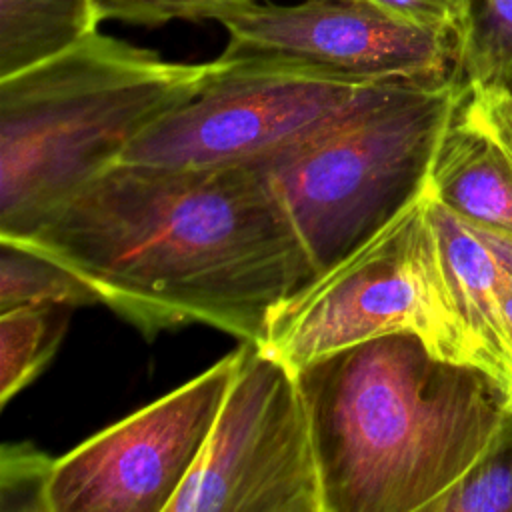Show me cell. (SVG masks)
<instances>
[{
	"label": "cell",
	"instance_id": "1",
	"mask_svg": "<svg viewBox=\"0 0 512 512\" xmlns=\"http://www.w3.org/2000/svg\"><path fill=\"white\" fill-rule=\"evenodd\" d=\"M6 240L72 268L148 336L192 322L264 344L278 308L318 276L258 164L120 160Z\"/></svg>",
	"mask_w": 512,
	"mask_h": 512
},
{
	"label": "cell",
	"instance_id": "2",
	"mask_svg": "<svg viewBox=\"0 0 512 512\" xmlns=\"http://www.w3.org/2000/svg\"><path fill=\"white\" fill-rule=\"evenodd\" d=\"M322 512H430L484 454L508 392L414 334H386L296 370Z\"/></svg>",
	"mask_w": 512,
	"mask_h": 512
},
{
	"label": "cell",
	"instance_id": "3",
	"mask_svg": "<svg viewBox=\"0 0 512 512\" xmlns=\"http://www.w3.org/2000/svg\"><path fill=\"white\" fill-rule=\"evenodd\" d=\"M212 62L184 64L96 30L0 78V238L26 236L186 104Z\"/></svg>",
	"mask_w": 512,
	"mask_h": 512
},
{
	"label": "cell",
	"instance_id": "4",
	"mask_svg": "<svg viewBox=\"0 0 512 512\" xmlns=\"http://www.w3.org/2000/svg\"><path fill=\"white\" fill-rule=\"evenodd\" d=\"M464 96L460 72L408 80L300 144L262 170L324 274L430 188L442 136Z\"/></svg>",
	"mask_w": 512,
	"mask_h": 512
},
{
	"label": "cell",
	"instance_id": "5",
	"mask_svg": "<svg viewBox=\"0 0 512 512\" xmlns=\"http://www.w3.org/2000/svg\"><path fill=\"white\" fill-rule=\"evenodd\" d=\"M414 334L432 354L480 366L460 310L428 192L382 232L290 296L262 346L294 370L340 348Z\"/></svg>",
	"mask_w": 512,
	"mask_h": 512
},
{
	"label": "cell",
	"instance_id": "6",
	"mask_svg": "<svg viewBox=\"0 0 512 512\" xmlns=\"http://www.w3.org/2000/svg\"><path fill=\"white\" fill-rule=\"evenodd\" d=\"M394 84L218 56L196 96L142 132L120 160L176 168L262 164Z\"/></svg>",
	"mask_w": 512,
	"mask_h": 512
},
{
	"label": "cell",
	"instance_id": "7",
	"mask_svg": "<svg viewBox=\"0 0 512 512\" xmlns=\"http://www.w3.org/2000/svg\"><path fill=\"white\" fill-rule=\"evenodd\" d=\"M236 370L190 476L166 512H322L298 372L242 340Z\"/></svg>",
	"mask_w": 512,
	"mask_h": 512
},
{
	"label": "cell",
	"instance_id": "8",
	"mask_svg": "<svg viewBox=\"0 0 512 512\" xmlns=\"http://www.w3.org/2000/svg\"><path fill=\"white\" fill-rule=\"evenodd\" d=\"M236 358L234 350L58 458L52 512H166L204 450Z\"/></svg>",
	"mask_w": 512,
	"mask_h": 512
},
{
	"label": "cell",
	"instance_id": "9",
	"mask_svg": "<svg viewBox=\"0 0 512 512\" xmlns=\"http://www.w3.org/2000/svg\"><path fill=\"white\" fill-rule=\"evenodd\" d=\"M224 60H264L360 82L436 80L456 72V38L374 0L250 2L218 20Z\"/></svg>",
	"mask_w": 512,
	"mask_h": 512
},
{
	"label": "cell",
	"instance_id": "10",
	"mask_svg": "<svg viewBox=\"0 0 512 512\" xmlns=\"http://www.w3.org/2000/svg\"><path fill=\"white\" fill-rule=\"evenodd\" d=\"M428 208L480 366L512 394V334L500 298L502 264L486 238L438 202L430 188Z\"/></svg>",
	"mask_w": 512,
	"mask_h": 512
},
{
	"label": "cell",
	"instance_id": "11",
	"mask_svg": "<svg viewBox=\"0 0 512 512\" xmlns=\"http://www.w3.org/2000/svg\"><path fill=\"white\" fill-rule=\"evenodd\" d=\"M430 192L470 226L512 240V166L460 104L438 146Z\"/></svg>",
	"mask_w": 512,
	"mask_h": 512
},
{
	"label": "cell",
	"instance_id": "12",
	"mask_svg": "<svg viewBox=\"0 0 512 512\" xmlns=\"http://www.w3.org/2000/svg\"><path fill=\"white\" fill-rule=\"evenodd\" d=\"M98 24L96 0H0V78L70 50Z\"/></svg>",
	"mask_w": 512,
	"mask_h": 512
},
{
	"label": "cell",
	"instance_id": "13",
	"mask_svg": "<svg viewBox=\"0 0 512 512\" xmlns=\"http://www.w3.org/2000/svg\"><path fill=\"white\" fill-rule=\"evenodd\" d=\"M72 308L62 302H44L0 312L2 406L30 384L52 358Z\"/></svg>",
	"mask_w": 512,
	"mask_h": 512
},
{
	"label": "cell",
	"instance_id": "14",
	"mask_svg": "<svg viewBox=\"0 0 512 512\" xmlns=\"http://www.w3.org/2000/svg\"><path fill=\"white\" fill-rule=\"evenodd\" d=\"M44 302L102 304L100 294L72 268L14 240L0 238V312Z\"/></svg>",
	"mask_w": 512,
	"mask_h": 512
},
{
	"label": "cell",
	"instance_id": "15",
	"mask_svg": "<svg viewBox=\"0 0 512 512\" xmlns=\"http://www.w3.org/2000/svg\"><path fill=\"white\" fill-rule=\"evenodd\" d=\"M456 68L464 84H512V0H470Z\"/></svg>",
	"mask_w": 512,
	"mask_h": 512
},
{
	"label": "cell",
	"instance_id": "16",
	"mask_svg": "<svg viewBox=\"0 0 512 512\" xmlns=\"http://www.w3.org/2000/svg\"><path fill=\"white\" fill-rule=\"evenodd\" d=\"M430 512H512V394L484 454Z\"/></svg>",
	"mask_w": 512,
	"mask_h": 512
},
{
	"label": "cell",
	"instance_id": "17",
	"mask_svg": "<svg viewBox=\"0 0 512 512\" xmlns=\"http://www.w3.org/2000/svg\"><path fill=\"white\" fill-rule=\"evenodd\" d=\"M56 460L28 442L0 450V512H52L50 480Z\"/></svg>",
	"mask_w": 512,
	"mask_h": 512
},
{
	"label": "cell",
	"instance_id": "18",
	"mask_svg": "<svg viewBox=\"0 0 512 512\" xmlns=\"http://www.w3.org/2000/svg\"><path fill=\"white\" fill-rule=\"evenodd\" d=\"M256 0H96L100 22L156 28L172 20H220L224 14Z\"/></svg>",
	"mask_w": 512,
	"mask_h": 512
},
{
	"label": "cell",
	"instance_id": "19",
	"mask_svg": "<svg viewBox=\"0 0 512 512\" xmlns=\"http://www.w3.org/2000/svg\"><path fill=\"white\" fill-rule=\"evenodd\" d=\"M460 110L498 144L512 166V86L464 84Z\"/></svg>",
	"mask_w": 512,
	"mask_h": 512
},
{
	"label": "cell",
	"instance_id": "20",
	"mask_svg": "<svg viewBox=\"0 0 512 512\" xmlns=\"http://www.w3.org/2000/svg\"><path fill=\"white\" fill-rule=\"evenodd\" d=\"M382 8L422 28L444 32L458 40L464 34L468 8L464 0H374Z\"/></svg>",
	"mask_w": 512,
	"mask_h": 512
},
{
	"label": "cell",
	"instance_id": "21",
	"mask_svg": "<svg viewBox=\"0 0 512 512\" xmlns=\"http://www.w3.org/2000/svg\"><path fill=\"white\" fill-rule=\"evenodd\" d=\"M478 230V228H476ZM486 242L490 244V248L494 250V254L498 256L500 264H502V284H500V298H502V306H504V314L508 320V328L512 334V240L508 238H500L488 232L478 230Z\"/></svg>",
	"mask_w": 512,
	"mask_h": 512
},
{
	"label": "cell",
	"instance_id": "22",
	"mask_svg": "<svg viewBox=\"0 0 512 512\" xmlns=\"http://www.w3.org/2000/svg\"><path fill=\"white\" fill-rule=\"evenodd\" d=\"M466 2V8H470V0H464Z\"/></svg>",
	"mask_w": 512,
	"mask_h": 512
},
{
	"label": "cell",
	"instance_id": "23",
	"mask_svg": "<svg viewBox=\"0 0 512 512\" xmlns=\"http://www.w3.org/2000/svg\"><path fill=\"white\" fill-rule=\"evenodd\" d=\"M510 86H512V84H510Z\"/></svg>",
	"mask_w": 512,
	"mask_h": 512
}]
</instances>
